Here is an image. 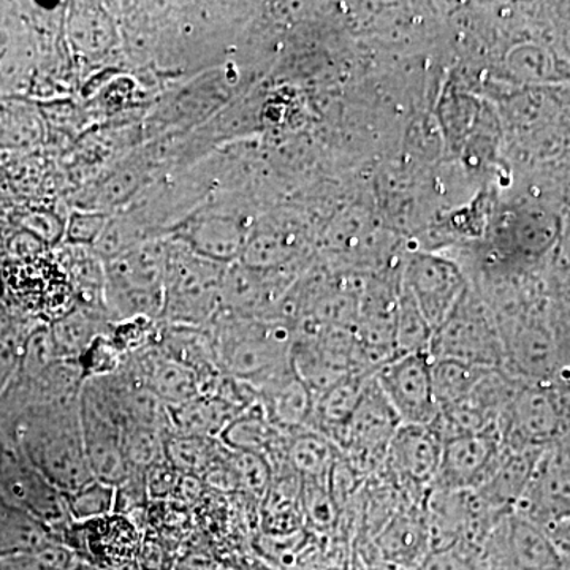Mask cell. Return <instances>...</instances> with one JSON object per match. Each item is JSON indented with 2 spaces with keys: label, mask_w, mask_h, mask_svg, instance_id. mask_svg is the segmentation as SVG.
Instances as JSON below:
<instances>
[{
  "label": "cell",
  "mask_w": 570,
  "mask_h": 570,
  "mask_svg": "<svg viewBox=\"0 0 570 570\" xmlns=\"http://www.w3.org/2000/svg\"><path fill=\"white\" fill-rule=\"evenodd\" d=\"M223 450L219 439L186 436L174 431L165 438V461L179 474L200 480Z\"/></svg>",
  "instance_id": "obj_24"
},
{
  "label": "cell",
  "mask_w": 570,
  "mask_h": 570,
  "mask_svg": "<svg viewBox=\"0 0 570 570\" xmlns=\"http://www.w3.org/2000/svg\"><path fill=\"white\" fill-rule=\"evenodd\" d=\"M341 456L343 453L332 441L309 428L288 439L287 463L302 480L328 483Z\"/></svg>",
  "instance_id": "obj_22"
},
{
  "label": "cell",
  "mask_w": 570,
  "mask_h": 570,
  "mask_svg": "<svg viewBox=\"0 0 570 570\" xmlns=\"http://www.w3.org/2000/svg\"><path fill=\"white\" fill-rule=\"evenodd\" d=\"M80 417L86 455L94 479L119 487L129 475L124 456V420L102 379H91L80 392Z\"/></svg>",
  "instance_id": "obj_7"
},
{
  "label": "cell",
  "mask_w": 570,
  "mask_h": 570,
  "mask_svg": "<svg viewBox=\"0 0 570 570\" xmlns=\"http://www.w3.org/2000/svg\"><path fill=\"white\" fill-rule=\"evenodd\" d=\"M77 554L58 540L0 558V570H70Z\"/></svg>",
  "instance_id": "obj_29"
},
{
  "label": "cell",
  "mask_w": 570,
  "mask_h": 570,
  "mask_svg": "<svg viewBox=\"0 0 570 570\" xmlns=\"http://www.w3.org/2000/svg\"><path fill=\"white\" fill-rule=\"evenodd\" d=\"M70 519L77 523L104 519L115 513L116 487L92 480L88 485L66 497Z\"/></svg>",
  "instance_id": "obj_28"
},
{
  "label": "cell",
  "mask_w": 570,
  "mask_h": 570,
  "mask_svg": "<svg viewBox=\"0 0 570 570\" xmlns=\"http://www.w3.org/2000/svg\"><path fill=\"white\" fill-rule=\"evenodd\" d=\"M373 374H351L318 395L309 430L317 431L318 434L332 441L337 449L343 450L348 425Z\"/></svg>",
  "instance_id": "obj_17"
},
{
  "label": "cell",
  "mask_w": 570,
  "mask_h": 570,
  "mask_svg": "<svg viewBox=\"0 0 570 570\" xmlns=\"http://www.w3.org/2000/svg\"><path fill=\"white\" fill-rule=\"evenodd\" d=\"M69 33L75 50L86 59H100L115 47V24L99 3H77Z\"/></svg>",
  "instance_id": "obj_23"
},
{
  "label": "cell",
  "mask_w": 570,
  "mask_h": 570,
  "mask_svg": "<svg viewBox=\"0 0 570 570\" xmlns=\"http://www.w3.org/2000/svg\"><path fill=\"white\" fill-rule=\"evenodd\" d=\"M442 441L434 425H401L390 444L385 468L406 490L430 491L441 468Z\"/></svg>",
  "instance_id": "obj_14"
},
{
  "label": "cell",
  "mask_w": 570,
  "mask_h": 570,
  "mask_svg": "<svg viewBox=\"0 0 570 570\" xmlns=\"http://www.w3.org/2000/svg\"><path fill=\"white\" fill-rule=\"evenodd\" d=\"M376 547L382 560L400 570L417 569L431 554L425 515L401 513L379 531Z\"/></svg>",
  "instance_id": "obj_18"
},
{
  "label": "cell",
  "mask_w": 570,
  "mask_h": 570,
  "mask_svg": "<svg viewBox=\"0 0 570 570\" xmlns=\"http://www.w3.org/2000/svg\"><path fill=\"white\" fill-rule=\"evenodd\" d=\"M434 330L400 283L395 318L396 355L430 354Z\"/></svg>",
  "instance_id": "obj_26"
},
{
  "label": "cell",
  "mask_w": 570,
  "mask_h": 570,
  "mask_svg": "<svg viewBox=\"0 0 570 570\" xmlns=\"http://www.w3.org/2000/svg\"><path fill=\"white\" fill-rule=\"evenodd\" d=\"M183 474H179L174 466L163 461L146 472V489H148L151 502H165L167 499L176 498Z\"/></svg>",
  "instance_id": "obj_35"
},
{
  "label": "cell",
  "mask_w": 570,
  "mask_h": 570,
  "mask_svg": "<svg viewBox=\"0 0 570 570\" xmlns=\"http://www.w3.org/2000/svg\"><path fill=\"white\" fill-rule=\"evenodd\" d=\"M401 425H433L439 415L430 354L396 355L374 371Z\"/></svg>",
  "instance_id": "obj_10"
},
{
  "label": "cell",
  "mask_w": 570,
  "mask_h": 570,
  "mask_svg": "<svg viewBox=\"0 0 570 570\" xmlns=\"http://www.w3.org/2000/svg\"><path fill=\"white\" fill-rule=\"evenodd\" d=\"M170 238L181 243L194 254L224 266L242 261L253 225L235 209L209 205L195 209L183 223L171 228Z\"/></svg>",
  "instance_id": "obj_12"
},
{
  "label": "cell",
  "mask_w": 570,
  "mask_h": 570,
  "mask_svg": "<svg viewBox=\"0 0 570 570\" xmlns=\"http://www.w3.org/2000/svg\"><path fill=\"white\" fill-rule=\"evenodd\" d=\"M266 419L287 434L309 428L316 396L299 381L295 370L255 390Z\"/></svg>",
  "instance_id": "obj_16"
},
{
  "label": "cell",
  "mask_w": 570,
  "mask_h": 570,
  "mask_svg": "<svg viewBox=\"0 0 570 570\" xmlns=\"http://www.w3.org/2000/svg\"><path fill=\"white\" fill-rule=\"evenodd\" d=\"M0 498L45 524L56 540L71 521L61 491L26 459L13 439L3 436H0Z\"/></svg>",
  "instance_id": "obj_8"
},
{
  "label": "cell",
  "mask_w": 570,
  "mask_h": 570,
  "mask_svg": "<svg viewBox=\"0 0 570 570\" xmlns=\"http://www.w3.org/2000/svg\"><path fill=\"white\" fill-rule=\"evenodd\" d=\"M508 69L519 80H547L551 73L550 56L535 45H520L509 52Z\"/></svg>",
  "instance_id": "obj_33"
},
{
  "label": "cell",
  "mask_w": 570,
  "mask_h": 570,
  "mask_svg": "<svg viewBox=\"0 0 570 570\" xmlns=\"http://www.w3.org/2000/svg\"><path fill=\"white\" fill-rule=\"evenodd\" d=\"M302 508L306 524L314 530L328 531L335 527L337 505L328 483L302 480Z\"/></svg>",
  "instance_id": "obj_30"
},
{
  "label": "cell",
  "mask_w": 570,
  "mask_h": 570,
  "mask_svg": "<svg viewBox=\"0 0 570 570\" xmlns=\"http://www.w3.org/2000/svg\"><path fill=\"white\" fill-rule=\"evenodd\" d=\"M48 326L59 358L78 360L97 337L110 335L111 321L99 311L77 305Z\"/></svg>",
  "instance_id": "obj_21"
},
{
  "label": "cell",
  "mask_w": 570,
  "mask_h": 570,
  "mask_svg": "<svg viewBox=\"0 0 570 570\" xmlns=\"http://www.w3.org/2000/svg\"><path fill=\"white\" fill-rule=\"evenodd\" d=\"M400 283L414 298L434 332L444 324L471 287L456 262L422 250L407 258Z\"/></svg>",
  "instance_id": "obj_9"
},
{
  "label": "cell",
  "mask_w": 570,
  "mask_h": 570,
  "mask_svg": "<svg viewBox=\"0 0 570 570\" xmlns=\"http://www.w3.org/2000/svg\"><path fill=\"white\" fill-rule=\"evenodd\" d=\"M126 355L112 344L110 336H99L96 341L82 352L80 358L77 360L81 367L82 379L91 381L110 376V374L121 367Z\"/></svg>",
  "instance_id": "obj_31"
},
{
  "label": "cell",
  "mask_w": 570,
  "mask_h": 570,
  "mask_svg": "<svg viewBox=\"0 0 570 570\" xmlns=\"http://www.w3.org/2000/svg\"><path fill=\"white\" fill-rule=\"evenodd\" d=\"M110 216L94 209H75L66 228V239L73 247H94L102 236Z\"/></svg>",
  "instance_id": "obj_34"
},
{
  "label": "cell",
  "mask_w": 570,
  "mask_h": 570,
  "mask_svg": "<svg viewBox=\"0 0 570 570\" xmlns=\"http://www.w3.org/2000/svg\"><path fill=\"white\" fill-rule=\"evenodd\" d=\"M26 459L63 497L92 482L80 417V395L24 409L9 426Z\"/></svg>",
  "instance_id": "obj_1"
},
{
  "label": "cell",
  "mask_w": 570,
  "mask_h": 570,
  "mask_svg": "<svg viewBox=\"0 0 570 570\" xmlns=\"http://www.w3.org/2000/svg\"><path fill=\"white\" fill-rule=\"evenodd\" d=\"M569 397L553 385L519 381L504 415L499 420L502 448L549 449L564 433Z\"/></svg>",
  "instance_id": "obj_6"
},
{
  "label": "cell",
  "mask_w": 570,
  "mask_h": 570,
  "mask_svg": "<svg viewBox=\"0 0 570 570\" xmlns=\"http://www.w3.org/2000/svg\"><path fill=\"white\" fill-rule=\"evenodd\" d=\"M414 570H478L474 561L464 557L456 549L433 551L417 569Z\"/></svg>",
  "instance_id": "obj_36"
},
{
  "label": "cell",
  "mask_w": 570,
  "mask_h": 570,
  "mask_svg": "<svg viewBox=\"0 0 570 570\" xmlns=\"http://www.w3.org/2000/svg\"><path fill=\"white\" fill-rule=\"evenodd\" d=\"M430 356L504 371V343L498 318L478 291L469 287L452 314L434 332Z\"/></svg>",
  "instance_id": "obj_5"
},
{
  "label": "cell",
  "mask_w": 570,
  "mask_h": 570,
  "mask_svg": "<svg viewBox=\"0 0 570 570\" xmlns=\"http://www.w3.org/2000/svg\"><path fill=\"white\" fill-rule=\"evenodd\" d=\"M305 524L302 479L291 468L277 472L262 499V530L272 538H287L298 534Z\"/></svg>",
  "instance_id": "obj_19"
},
{
  "label": "cell",
  "mask_w": 570,
  "mask_h": 570,
  "mask_svg": "<svg viewBox=\"0 0 570 570\" xmlns=\"http://www.w3.org/2000/svg\"><path fill=\"white\" fill-rule=\"evenodd\" d=\"M225 269L227 266L206 261L181 243L168 239L160 324L194 328L212 325L223 313L220 285Z\"/></svg>",
  "instance_id": "obj_4"
},
{
  "label": "cell",
  "mask_w": 570,
  "mask_h": 570,
  "mask_svg": "<svg viewBox=\"0 0 570 570\" xmlns=\"http://www.w3.org/2000/svg\"><path fill=\"white\" fill-rule=\"evenodd\" d=\"M489 371L487 367L468 365L456 360L431 358V374L439 411L463 401Z\"/></svg>",
  "instance_id": "obj_25"
},
{
  "label": "cell",
  "mask_w": 570,
  "mask_h": 570,
  "mask_svg": "<svg viewBox=\"0 0 570 570\" xmlns=\"http://www.w3.org/2000/svg\"><path fill=\"white\" fill-rule=\"evenodd\" d=\"M242 409L214 395H198L183 406L168 409L171 431L186 436L219 439Z\"/></svg>",
  "instance_id": "obj_20"
},
{
  "label": "cell",
  "mask_w": 570,
  "mask_h": 570,
  "mask_svg": "<svg viewBox=\"0 0 570 570\" xmlns=\"http://www.w3.org/2000/svg\"><path fill=\"white\" fill-rule=\"evenodd\" d=\"M167 434L148 426L129 425L124 428V456H126L129 471L148 472V469L163 463Z\"/></svg>",
  "instance_id": "obj_27"
},
{
  "label": "cell",
  "mask_w": 570,
  "mask_h": 570,
  "mask_svg": "<svg viewBox=\"0 0 570 570\" xmlns=\"http://www.w3.org/2000/svg\"><path fill=\"white\" fill-rule=\"evenodd\" d=\"M442 126L450 142H463L472 132L479 119V107L475 100L466 96H452L442 105Z\"/></svg>",
  "instance_id": "obj_32"
},
{
  "label": "cell",
  "mask_w": 570,
  "mask_h": 570,
  "mask_svg": "<svg viewBox=\"0 0 570 570\" xmlns=\"http://www.w3.org/2000/svg\"><path fill=\"white\" fill-rule=\"evenodd\" d=\"M132 356L148 389L168 409L183 406L202 395V379L197 371L165 354L157 344Z\"/></svg>",
  "instance_id": "obj_15"
},
{
  "label": "cell",
  "mask_w": 570,
  "mask_h": 570,
  "mask_svg": "<svg viewBox=\"0 0 570 570\" xmlns=\"http://www.w3.org/2000/svg\"><path fill=\"white\" fill-rule=\"evenodd\" d=\"M501 456L502 439L498 428L445 439L441 468L433 487L459 491L479 490L489 482Z\"/></svg>",
  "instance_id": "obj_13"
},
{
  "label": "cell",
  "mask_w": 570,
  "mask_h": 570,
  "mask_svg": "<svg viewBox=\"0 0 570 570\" xmlns=\"http://www.w3.org/2000/svg\"><path fill=\"white\" fill-rule=\"evenodd\" d=\"M400 426V419L377 387L373 374L348 425L346 442L341 450L343 459L358 474L377 471L385 466L390 444Z\"/></svg>",
  "instance_id": "obj_11"
},
{
  "label": "cell",
  "mask_w": 570,
  "mask_h": 570,
  "mask_svg": "<svg viewBox=\"0 0 570 570\" xmlns=\"http://www.w3.org/2000/svg\"><path fill=\"white\" fill-rule=\"evenodd\" d=\"M168 239L157 238L104 262L105 305L111 324L132 317L159 321Z\"/></svg>",
  "instance_id": "obj_3"
},
{
  "label": "cell",
  "mask_w": 570,
  "mask_h": 570,
  "mask_svg": "<svg viewBox=\"0 0 570 570\" xmlns=\"http://www.w3.org/2000/svg\"><path fill=\"white\" fill-rule=\"evenodd\" d=\"M208 330L219 370L254 390L294 370V324L220 313Z\"/></svg>",
  "instance_id": "obj_2"
}]
</instances>
